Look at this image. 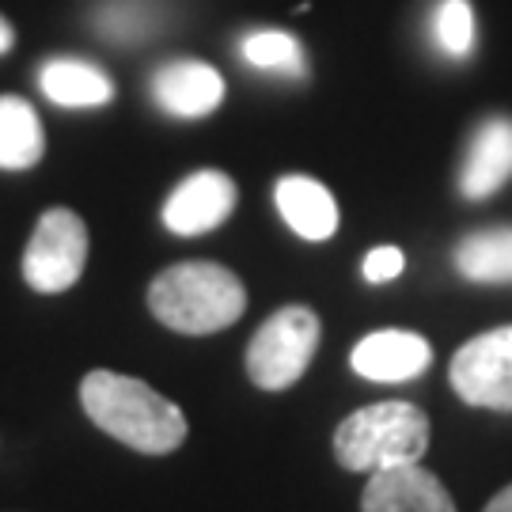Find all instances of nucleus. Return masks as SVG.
<instances>
[{
    "label": "nucleus",
    "instance_id": "18",
    "mask_svg": "<svg viewBox=\"0 0 512 512\" xmlns=\"http://www.w3.org/2000/svg\"><path fill=\"white\" fill-rule=\"evenodd\" d=\"M145 19L148 12L137 0H129V4H107L103 16H99V31L118 38V42H133V38L145 35Z\"/></svg>",
    "mask_w": 512,
    "mask_h": 512
},
{
    "label": "nucleus",
    "instance_id": "9",
    "mask_svg": "<svg viewBox=\"0 0 512 512\" xmlns=\"http://www.w3.org/2000/svg\"><path fill=\"white\" fill-rule=\"evenodd\" d=\"M429 361H433V346L414 330H372L349 353L353 372L376 384L414 380L429 368Z\"/></svg>",
    "mask_w": 512,
    "mask_h": 512
},
{
    "label": "nucleus",
    "instance_id": "13",
    "mask_svg": "<svg viewBox=\"0 0 512 512\" xmlns=\"http://www.w3.org/2000/svg\"><path fill=\"white\" fill-rule=\"evenodd\" d=\"M38 84H42L46 99L57 103V107H103V103L114 99V80L103 69L80 61V57H54V61H46Z\"/></svg>",
    "mask_w": 512,
    "mask_h": 512
},
{
    "label": "nucleus",
    "instance_id": "16",
    "mask_svg": "<svg viewBox=\"0 0 512 512\" xmlns=\"http://www.w3.org/2000/svg\"><path fill=\"white\" fill-rule=\"evenodd\" d=\"M243 57L258 69H293L304 73V54L300 42L285 31H255L243 38Z\"/></svg>",
    "mask_w": 512,
    "mask_h": 512
},
{
    "label": "nucleus",
    "instance_id": "11",
    "mask_svg": "<svg viewBox=\"0 0 512 512\" xmlns=\"http://www.w3.org/2000/svg\"><path fill=\"white\" fill-rule=\"evenodd\" d=\"M512 179V118H486L471 137L467 164L459 175L463 198L482 202Z\"/></svg>",
    "mask_w": 512,
    "mask_h": 512
},
{
    "label": "nucleus",
    "instance_id": "12",
    "mask_svg": "<svg viewBox=\"0 0 512 512\" xmlns=\"http://www.w3.org/2000/svg\"><path fill=\"white\" fill-rule=\"evenodd\" d=\"M277 209L285 224L293 228L300 239L308 243H323L338 232V205L330 198V190L319 179H308V175H285L277 179Z\"/></svg>",
    "mask_w": 512,
    "mask_h": 512
},
{
    "label": "nucleus",
    "instance_id": "19",
    "mask_svg": "<svg viewBox=\"0 0 512 512\" xmlns=\"http://www.w3.org/2000/svg\"><path fill=\"white\" fill-rule=\"evenodd\" d=\"M403 270H406V255L399 247H376V251H368V258H365V281H372V285L395 281Z\"/></svg>",
    "mask_w": 512,
    "mask_h": 512
},
{
    "label": "nucleus",
    "instance_id": "10",
    "mask_svg": "<svg viewBox=\"0 0 512 512\" xmlns=\"http://www.w3.org/2000/svg\"><path fill=\"white\" fill-rule=\"evenodd\" d=\"M152 95L175 118H205V114H213L220 107L224 80H220V73L213 65L183 57V61H171V65H164L156 73Z\"/></svg>",
    "mask_w": 512,
    "mask_h": 512
},
{
    "label": "nucleus",
    "instance_id": "8",
    "mask_svg": "<svg viewBox=\"0 0 512 512\" xmlns=\"http://www.w3.org/2000/svg\"><path fill=\"white\" fill-rule=\"evenodd\" d=\"M361 512H456V501L433 471L406 463L372 471L361 494Z\"/></svg>",
    "mask_w": 512,
    "mask_h": 512
},
{
    "label": "nucleus",
    "instance_id": "1",
    "mask_svg": "<svg viewBox=\"0 0 512 512\" xmlns=\"http://www.w3.org/2000/svg\"><path fill=\"white\" fill-rule=\"evenodd\" d=\"M84 414L107 433L122 440L141 456H167L186 440V414L179 406L152 391L145 380L118 376L107 368H95L80 384Z\"/></svg>",
    "mask_w": 512,
    "mask_h": 512
},
{
    "label": "nucleus",
    "instance_id": "21",
    "mask_svg": "<svg viewBox=\"0 0 512 512\" xmlns=\"http://www.w3.org/2000/svg\"><path fill=\"white\" fill-rule=\"evenodd\" d=\"M12 46H16V27H12V23H8V19L0 16V57L8 54V50H12Z\"/></svg>",
    "mask_w": 512,
    "mask_h": 512
},
{
    "label": "nucleus",
    "instance_id": "14",
    "mask_svg": "<svg viewBox=\"0 0 512 512\" xmlns=\"http://www.w3.org/2000/svg\"><path fill=\"white\" fill-rule=\"evenodd\" d=\"M46 152L35 107L19 95H0V171H27Z\"/></svg>",
    "mask_w": 512,
    "mask_h": 512
},
{
    "label": "nucleus",
    "instance_id": "4",
    "mask_svg": "<svg viewBox=\"0 0 512 512\" xmlns=\"http://www.w3.org/2000/svg\"><path fill=\"white\" fill-rule=\"evenodd\" d=\"M319 315L304 304L274 311L247 346V376L262 391H285L308 372L319 349Z\"/></svg>",
    "mask_w": 512,
    "mask_h": 512
},
{
    "label": "nucleus",
    "instance_id": "7",
    "mask_svg": "<svg viewBox=\"0 0 512 512\" xmlns=\"http://www.w3.org/2000/svg\"><path fill=\"white\" fill-rule=\"evenodd\" d=\"M236 209V183L224 171H194L167 194L164 224L175 236H205Z\"/></svg>",
    "mask_w": 512,
    "mask_h": 512
},
{
    "label": "nucleus",
    "instance_id": "5",
    "mask_svg": "<svg viewBox=\"0 0 512 512\" xmlns=\"http://www.w3.org/2000/svg\"><path fill=\"white\" fill-rule=\"evenodd\" d=\"M84 262H88V224L65 205L46 209L23 251V281L35 293H65L80 281Z\"/></svg>",
    "mask_w": 512,
    "mask_h": 512
},
{
    "label": "nucleus",
    "instance_id": "2",
    "mask_svg": "<svg viewBox=\"0 0 512 512\" xmlns=\"http://www.w3.org/2000/svg\"><path fill=\"white\" fill-rule=\"evenodd\" d=\"M148 308L175 334H217L247 311V289L220 262H175L152 277Z\"/></svg>",
    "mask_w": 512,
    "mask_h": 512
},
{
    "label": "nucleus",
    "instance_id": "6",
    "mask_svg": "<svg viewBox=\"0 0 512 512\" xmlns=\"http://www.w3.org/2000/svg\"><path fill=\"white\" fill-rule=\"evenodd\" d=\"M448 380L467 406L512 410V327L482 330L467 346H459L448 365Z\"/></svg>",
    "mask_w": 512,
    "mask_h": 512
},
{
    "label": "nucleus",
    "instance_id": "17",
    "mask_svg": "<svg viewBox=\"0 0 512 512\" xmlns=\"http://www.w3.org/2000/svg\"><path fill=\"white\" fill-rule=\"evenodd\" d=\"M437 42L452 57L475 50V8L467 0H444L437 12Z\"/></svg>",
    "mask_w": 512,
    "mask_h": 512
},
{
    "label": "nucleus",
    "instance_id": "15",
    "mask_svg": "<svg viewBox=\"0 0 512 512\" xmlns=\"http://www.w3.org/2000/svg\"><path fill=\"white\" fill-rule=\"evenodd\" d=\"M456 270L482 285L512 281V228H482L463 236L456 247Z\"/></svg>",
    "mask_w": 512,
    "mask_h": 512
},
{
    "label": "nucleus",
    "instance_id": "20",
    "mask_svg": "<svg viewBox=\"0 0 512 512\" xmlns=\"http://www.w3.org/2000/svg\"><path fill=\"white\" fill-rule=\"evenodd\" d=\"M482 512H512V482L497 497H490V505H486Z\"/></svg>",
    "mask_w": 512,
    "mask_h": 512
},
{
    "label": "nucleus",
    "instance_id": "3",
    "mask_svg": "<svg viewBox=\"0 0 512 512\" xmlns=\"http://www.w3.org/2000/svg\"><path fill=\"white\" fill-rule=\"evenodd\" d=\"M429 448V418L414 403H372L334 429V459L346 471H387L421 463Z\"/></svg>",
    "mask_w": 512,
    "mask_h": 512
}]
</instances>
